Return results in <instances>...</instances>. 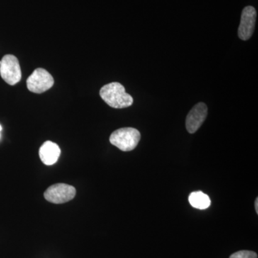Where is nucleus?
I'll use <instances>...</instances> for the list:
<instances>
[{
    "label": "nucleus",
    "instance_id": "nucleus-4",
    "mask_svg": "<svg viewBox=\"0 0 258 258\" xmlns=\"http://www.w3.org/2000/svg\"><path fill=\"white\" fill-rule=\"evenodd\" d=\"M53 77L46 70L39 68L35 69L27 80V87L30 92L42 93L53 86Z\"/></svg>",
    "mask_w": 258,
    "mask_h": 258
},
{
    "label": "nucleus",
    "instance_id": "nucleus-2",
    "mask_svg": "<svg viewBox=\"0 0 258 258\" xmlns=\"http://www.w3.org/2000/svg\"><path fill=\"white\" fill-rule=\"evenodd\" d=\"M141 134L134 128H122L115 131L110 137V142L123 152H130L137 147Z\"/></svg>",
    "mask_w": 258,
    "mask_h": 258
},
{
    "label": "nucleus",
    "instance_id": "nucleus-10",
    "mask_svg": "<svg viewBox=\"0 0 258 258\" xmlns=\"http://www.w3.org/2000/svg\"><path fill=\"white\" fill-rule=\"evenodd\" d=\"M230 258H257V254L253 251L241 250L231 254Z\"/></svg>",
    "mask_w": 258,
    "mask_h": 258
},
{
    "label": "nucleus",
    "instance_id": "nucleus-9",
    "mask_svg": "<svg viewBox=\"0 0 258 258\" xmlns=\"http://www.w3.org/2000/svg\"><path fill=\"white\" fill-rule=\"evenodd\" d=\"M189 202L193 208L199 210H205L211 205V200L208 195L200 191L190 194Z\"/></svg>",
    "mask_w": 258,
    "mask_h": 258
},
{
    "label": "nucleus",
    "instance_id": "nucleus-3",
    "mask_svg": "<svg viewBox=\"0 0 258 258\" xmlns=\"http://www.w3.org/2000/svg\"><path fill=\"white\" fill-rule=\"evenodd\" d=\"M0 76L10 86H14L21 81L22 71L17 57L6 55L3 57L0 64Z\"/></svg>",
    "mask_w": 258,
    "mask_h": 258
},
{
    "label": "nucleus",
    "instance_id": "nucleus-5",
    "mask_svg": "<svg viewBox=\"0 0 258 258\" xmlns=\"http://www.w3.org/2000/svg\"><path fill=\"white\" fill-rule=\"evenodd\" d=\"M76 195V189L74 186L59 183L47 188L44 193V197L49 203L63 204L72 200Z\"/></svg>",
    "mask_w": 258,
    "mask_h": 258
},
{
    "label": "nucleus",
    "instance_id": "nucleus-12",
    "mask_svg": "<svg viewBox=\"0 0 258 258\" xmlns=\"http://www.w3.org/2000/svg\"><path fill=\"white\" fill-rule=\"evenodd\" d=\"M2 129H3V128H2L1 125H0V137H1Z\"/></svg>",
    "mask_w": 258,
    "mask_h": 258
},
{
    "label": "nucleus",
    "instance_id": "nucleus-13",
    "mask_svg": "<svg viewBox=\"0 0 258 258\" xmlns=\"http://www.w3.org/2000/svg\"><path fill=\"white\" fill-rule=\"evenodd\" d=\"M0 64H1V60H0Z\"/></svg>",
    "mask_w": 258,
    "mask_h": 258
},
{
    "label": "nucleus",
    "instance_id": "nucleus-7",
    "mask_svg": "<svg viewBox=\"0 0 258 258\" xmlns=\"http://www.w3.org/2000/svg\"><path fill=\"white\" fill-rule=\"evenodd\" d=\"M208 111V106L204 103H199L191 108L186 118V128L189 134L195 133L203 125Z\"/></svg>",
    "mask_w": 258,
    "mask_h": 258
},
{
    "label": "nucleus",
    "instance_id": "nucleus-8",
    "mask_svg": "<svg viewBox=\"0 0 258 258\" xmlns=\"http://www.w3.org/2000/svg\"><path fill=\"white\" fill-rule=\"evenodd\" d=\"M39 155L44 164L47 166L53 165L60 157V147L57 144L47 141L40 148Z\"/></svg>",
    "mask_w": 258,
    "mask_h": 258
},
{
    "label": "nucleus",
    "instance_id": "nucleus-1",
    "mask_svg": "<svg viewBox=\"0 0 258 258\" xmlns=\"http://www.w3.org/2000/svg\"><path fill=\"white\" fill-rule=\"evenodd\" d=\"M100 96L108 106L113 108H124L132 106L134 99L125 93L123 85L113 82L105 85L100 90Z\"/></svg>",
    "mask_w": 258,
    "mask_h": 258
},
{
    "label": "nucleus",
    "instance_id": "nucleus-6",
    "mask_svg": "<svg viewBox=\"0 0 258 258\" xmlns=\"http://www.w3.org/2000/svg\"><path fill=\"white\" fill-rule=\"evenodd\" d=\"M256 16L257 13L253 7L247 6L242 10L238 28V36L241 40H247L252 37L255 26Z\"/></svg>",
    "mask_w": 258,
    "mask_h": 258
},
{
    "label": "nucleus",
    "instance_id": "nucleus-11",
    "mask_svg": "<svg viewBox=\"0 0 258 258\" xmlns=\"http://www.w3.org/2000/svg\"><path fill=\"white\" fill-rule=\"evenodd\" d=\"M258 199L256 198L255 202H254V208H255L256 213L258 215Z\"/></svg>",
    "mask_w": 258,
    "mask_h": 258
}]
</instances>
